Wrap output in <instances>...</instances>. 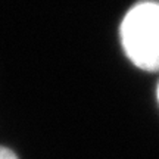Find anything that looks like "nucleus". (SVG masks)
I'll return each instance as SVG.
<instances>
[{
  "instance_id": "obj_3",
  "label": "nucleus",
  "mask_w": 159,
  "mask_h": 159,
  "mask_svg": "<svg viewBox=\"0 0 159 159\" xmlns=\"http://www.w3.org/2000/svg\"><path fill=\"white\" fill-rule=\"evenodd\" d=\"M158 100H159V85H158Z\"/></svg>"
},
{
  "instance_id": "obj_2",
  "label": "nucleus",
  "mask_w": 159,
  "mask_h": 159,
  "mask_svg": "<svg viewBox=\"0 0 159 159\" xmlns=\"http://www.w3.org/2000/svg\"><path fill=\"white\" fill-rule=\"evenodd\" d=\"M0 159H18V156L12 152L11 149L0 146Z\"/></svg>"
},
{
  "instance_id": "obj_1",
  "label": "nucleus",
  "mask_w": 159,
  "mask_h": 159,
  "mask_svg": "<svg viewBox=\"0 0 159 159\" xmlns=\"http://www.w3.org/2000/svg\"><path fill=\"white\" fill-rule=\"evenodd\" d=\"M121 43L137 68L159 71V2L144 0L134 5L122 19Z\"/></svg>"
}]
</instances>
